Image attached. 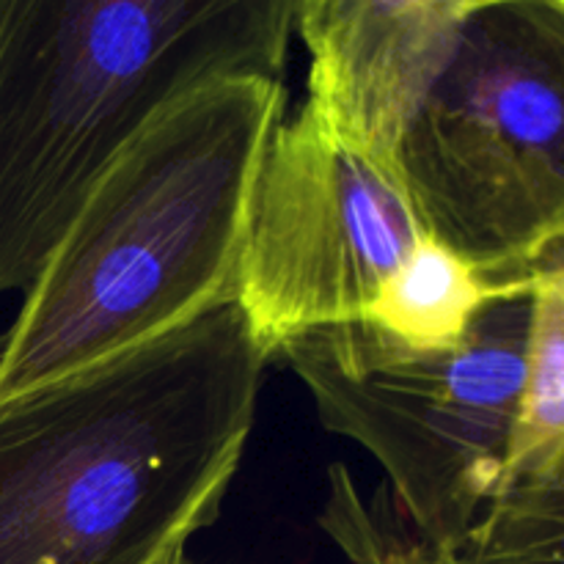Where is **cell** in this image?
Here are the masks:
<instances>
[{"label":"cell","mask_w":564,"mask_h":564,"mask_svg":"<svg viewBox=\"0 0 564 564\" xmlns=\"http://www.w3.org/2000/svg\"><path fill=\"white\" fill-rule=\"evenodd\" d=\"M397 171L433 240L527 273L564 231V0H468Z\"/></svg>","instance_id":"5b68a950"},{"label":"cell","mask_w":564,"mask_h":564,"mask_svg":"<svg viewBox=\"0 0 564 564\" xmlns=\"http://www.w3.org/2000/svg\"><path fill=\"white\" fill-rule=\"evenodd\" d=\"M292 17L295 0H0V295L31 290L176 99L284 75Z\"/></svg>","instance_id":"3957f363"},{"label":"cell","mask_w":564,"mask_h":564,"mask_svg":"<svg viewBox=\"0 0 564 564\" xmlns=\"http://www.w3.org/2000/svg\"><path fill=\"white\" fill-rule=\"evenodd\" d=\"M527 273V380L505 488L549 471L564 455V231L534 253Z\"/></svg>","instance_id":"9c48e42d"},{"label":"cell","mask_w":564,"mask_h":564,"mask_svg":"<svg viewBox=\"0 0 564 564\" xmlns=\"http://www.w3.org/2000/svg\"><path fill=\"white\" fill-rule=\"evenodd\" d=\"M463 564H564V455L507 485L460 554Z\"/></svg>","instance_id":"30bf717a"},{"label":"cell","mask_w":564,"mask_h":564,"mask_svg":"<svg viewBox=\"0 0 564 564\" xmlns=\"http://www.w3.org/2000/svg\"><path fill=\"white\" fill-rule=\"evenodd\" d=\"M281 77L213 80L116 160L0 339V402L91 369L235 303Z\"/></svg>","instance_id":"7a4b0ae2"},{"label":"cell","mask_w":564,"mask_h":564,"mask_svg":"<svg viewBox=\"0 0 564 564\" xmlns=\"http://www.w3.org/2000/svg\"><path fill=\"white\" fill-rule=\"evenodd\" d=\"M529 295L485 308L449 350H408L369 323L308 330L284 358L325 430L389 474L413 534L460 556L507 482L527 380Z\"/></svg>","instance_id":"277c9868"},{"label":"cell","mask_w":564,"mask_h":564,"mask_svg":"<svg viewBox=\"0 0 564 564\" xmlns=\"http://www.w3.org/2000/svg\"><path fill=\"white\" fill-rule=\"evenodd\" d=\"M270 358L237 303L0 402V564H176L218 518Z\"/></svg>","instance_id":"6da1fadb"},{"label":"cell","mask_w":564,"mask_h":564,"mask_svg":"<svg viewBox=\"0 0 564 564\" xmlns=\"http://www.w3.org/2000/svg\"><path fill=\"white\" fill-rule=\"evenodd\" d=\"M422 237L427 229L400 171L303 105L264 149L235 303L275 358L308 330L361 323Z\"/></svg>","instance_id":"8992f818"},{"label":"cell","mask_w":564,"mask_h":564,"mask_svg":"<svg viewBox=\"0 0 564 564\" xmlns=\"http://www.w3.org/2000/svg\"><path fill=\"white\" fill-rule=\"evenodd\" d=\"M323 527L352 564H463L460 556L422 543L397 512L367 505L345 468L330 471Z\"/></svg>","instance_id":"8fae6325"},{"label":"cell","mask_w":564,"mask_h":564,"mask_svg":"<svg viewBox=\"0 0 564 564\" xmlns=\"http://www.w3.org/2000/svg\"><path fill=\"white\" fill-rule=\"evenodd\" d=\"M468 0H295L312 55L306 105L347 143L394 165L444 72Z\"/></svg>","instance_id":"52a82bcc"},{"label":"cell","mask_w":564,"mask_h":564,"mask_svg":"<svg viewBox=\"0 0 564 564\" xmlns=\"http://www.w3.org/2000/svg\"><path fill=\"white\" fill-rule=\"evenodd\" d=\"M529 273L512 279L485 275L427 235L391 273L364 323L408 350H449L466 339L490 303L529 295Z\"/></svg>","instance_id":"ba28073f"},{"label":"cell","mask_w":564,"mask_h":564,"mask_svg":"<svg viewBox=\"0 0 564 564\" xmlns=\"http://www.w3.org/2000/svg\"><path fill=\"white\" fill-rule=\"evenodd\" d=\"M176 564H193V562H187V560H180Z\"/></svg>","instance_id":"7c38bea8"}]
</instances>
